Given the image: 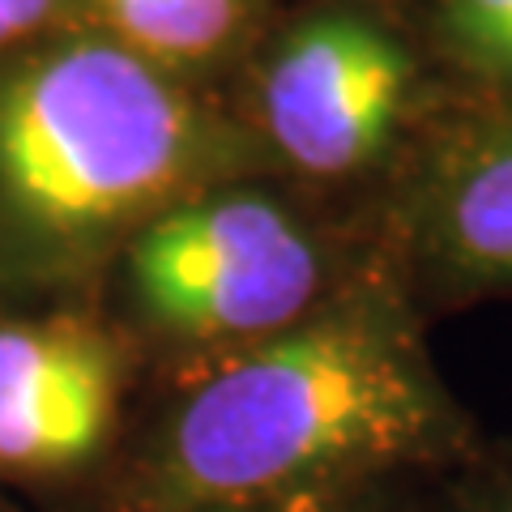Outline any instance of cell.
Listing matches in <instances>:
<instances>
[{"mask_svg":"<svg viewBox=\"0 0 512 512\" xmlns=\"http://www.w3.org/2000/svg\"><path fill=\"white\" fill-rule=\"evenodd\" d=\"M478 512H512V495H508V500H500V504H491V508H478Z\"/></svg>","mask_w":512,"mask_h":512,"instance_id":"11","label":"cell"},{"mask_svg":"<svg viewBox=\"0 0 512 512\" xmlns=\"http://www.w3.org/2000/svg\"><path fill=\"white\" fill-rule=\"evenodd\" d=\"M427 235L448 274L512 286V128H500L444 175Z\"/></svg>","mask_w":512,"mask_h":512,"instance_id":"6","label":"cell"},{"mask_svg":"<svg viewBox=\"0 0 512 512\" xmlns=\"http://www.w3.org/2000/svg\"><path fill=\"white\" fill-rule=\"evenodd\" d=\"M90 5H94V9H99V5H103V0H90Z\"/></svg>","mask_w":512,"mask_h":512,"instance_id":"12","label":"cell"},{"mask_svg":"<svg viewBox=\"0 0 512 512\" xmlns=\"http://www.w3.org/2000/svg\"><path fill=\"white\" fill-rule=\"evenodd\" d=\"M214 133L163 64L111 35H47L0 60V269H90L214 167Z\"/></svg>","mask_w":512,"mask_h":512,"instance_id":"2","label":"cell"},{"mask_svg":"<svg viewBox=\"0 0 512 512\" xmlns=\"http://www.w3.org/2000/svg\"><path fill=\"white\" fill-rule=\"evenodd\" d=\"M137 308L184 338H248L295 325L325 282L308 227L261 192H205L124 244Z\"/></svg>","mask_w":512,"mask_h":512,"instance_id":"3","label":"cell"},{"mask_svg":"<svg viewBox=\"0 0 512 512\" xmlns=\"http://www.w3.org/2000/svg\"><path fill=\"white\" fill-rule=\"evenodd\" d=\"M410 90V56L359 13H320L269 56L265 133L308 175H350L389 146Z\"/></svg>","mask_w":512,"mask_h":512,"instance_id":"4","label":"cell"},{"mask_svg":"<svg viewBox=\"0 0 512 512\" xmlns=\"http://www.w3.org/2000/svg\"><path fill=\"white\" fill-rule=\"evenodd\" d=\"M444 30L474 69L512 82V0H444Z\"/></svg>","mask_w":512,"mask_h":512,"instance_id":"8","label":"cell"},{"mask_svg":"<svg viewBox=\"0 0 512 512\" xmlns=\"http://www.w3.org/2000/svg\"><path fill=\"white\" fill-rule=\"evenodd\" d=\"M111 39L154 64L210 60L244 22V0H103Z\"/></svg>","mask_w":512,"mask_h":512,"instance_id":"7","label":"cell"},{"mask_svg":"<svg viewBox=\"0 0 512 512\" xmlns=\"http://www.w3.org/2000/svg\"><path fill=\"white\" fill-rule=\"evenodd\" d=\"M69 0H0V60L26 52L30 43L52 35Z\"/></svg>","mask_w":512,"mask_h":512,"instance_id":"9","label":"cell"},{"mask_svg":"<svg viewBox=\"0 0 512 512\" xmlns=\"http://www.w3.org/2000/svg\"><path fill=\"white\" fill-rule=\"evenodd\" d=\"M218 512H359L329 491H308V495H286V500H265V504H244V508H218Z\"/></svg>","mask_w":512,"mask_h":512,"instance_id":"10","label":"cell"},{"mask_svg":"<svg viewBox=\"0 0 512 512\" xmlns=\"http://www.w3.org/2000/svg\"><path fill=\"white\" fill-rule=\"evenodd\" d=\"M453 414L419 342L376 295L312 308L205 376L158 431L137 512H218L329 491L427 457Z\"/></svg>","mask_w":512,"mask_h":512,"instance_id":"1","label":"cell"},{"mask_svg":"<svg viewBox=\"0 0 512 512\" xmlns=\"http://www.w3.org/2000/svg\"><path fill=\"white\" fill-rule=\"evenodd\" d=\"M120 410V355L69 316L0 320V470L60 474L103 448Z\"/></svg>","mask_w":512,"mask_h":512,"instance_id":"5","label":"cell"}]
</instances>
